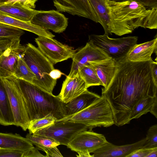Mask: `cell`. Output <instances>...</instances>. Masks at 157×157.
I'll return each mask as SVG.
<instances>
[{
	"mask_svg": "<svg viewBox=\"0 0 157 157\" xmlns=\"http://www.w3.org/2000/svg\"><path fill=\"white\" fill-rule=\"evenodd\" d=\"M153 61L132 62L125 57L118 62V69L109 86L102 88L101 96L109 104L115 125L129 123L130 114L139 101L157 96V82L151 69Z\"/></svg>",
	"mask_w": 157,
	"mask_h": 157,
	"instance_id": "1",
	"label": "cell"
},
{
	"mask_svg": "<svg viewBox=\"0 0 157 157\" xmlns=\"http://www.w3.org/2000/svg\"><path fill=\"white\" fill-rule=\"evenodd\" d=\"M106 3L113 21V33L116 35L131 33L139 27L157 29V8L148 9L133 1L106 0Z\"/></svg>",
	"mask_w": 157,
	"mask_h": 157,
	"instance_id": "2",
	"label": "cell"
},
{
	"mask_svg": "<svg viewBox=\"0 0 157 157\" xmlns=\"http://www.w3.org/2000/svg\"><path fill=\"white\" fill-rule=\"evenodd\" d=\"M14 78L25 100L30 121L50 115L56 121L64 120V103L58 96L31 82Z\"/></svg>",
	"mask_w": 157,
	"mask_h": 157,
	"instance_id": "3",
	"label": "cell"
},
{
	"mask_svg": "<svg viewBox=\"0 0 157 157\" xmlns=\"http://www.w3.org/2000/svg\"><path fill=\"white\" fill-rule=\"evenodd\" d=\"M22 56L26 63L36 76L34 85L52 94L57 80L49 75L54 69V64L38 49L29 43L25 46Z\"/></svg>",
	"mask_w": 157,
	"mask_h": 157,
	"instance_id": "4",
	"label": "cell"
},
{
	"mask_svg": "<svg viewBox=\"0 0 157 157\" xmlns=\"http://www.w3.org/2000/svg\"><path fill=\"white\" fill-rule=\"evenodd\" d=\"M69 120L86 125L90 131L96 127H108L114 124L109 104L102 96L86 108L73 115Z\"/></svg>",
	"mask_w": 157,
	"mask_h": 157,
	"instance_id": "5",
	"label": "cell"
},
{
	"mask_svg": "<svg viewBox=\"0 0 157 157\" xmlns=\"http://www.w3.org/2000/svg\"><path fill=\"white\" fill-rule=\"evenodd\" d=\"M137 40L136 36L111 38L104 33L103 35H90L88 41L103 51L109 57L118 62L126 57L132 48L137 44Z\"/></svg>",
	"mask_w": 157,
	"mask_h": 157,
	"instance_id": "6",
	"label": "cell"
},
{
	"mask_svg": "<svg viewBox=\"0 0 157 157\" xmlns=\"http://www.w3.org/2000/svg\"><path fill=\"white\" fill-rule=\"evenodd\" d=\"M1 78L9 97L14 119V125L26 131L30 121L25 100L15 78L12 75Z\"/></svg>",
	"mask_w": 157,
	"mask_h": 157,
	"instance_id": "7",
	"label": "cell"
},
{
	"mask_svg": "<svg viewBox=\"0 0 157 157\" xmlns=\"http://www.w3.org/2000/svg\"><path fill=\"white\" fill-rule=\"evenodd\" d=\"M86 130H90L89 128L84 124L70 120H62L56 121L33 135L48 138L59 142L60 145L67 146L78 133Z\"/></svg>",
	"mask_w": 157,
	"mask_h": 157,
	"instance_id": "8",
	"label": "cell"
},
{
	"mask_svg": "<svg viewBox=\"0 0 157 157\" xmlns=\"http://www.w3.org/2000/svg\"><path fill=\"white\" fill-rule=\"evenodd\" d=\"M35 41L38 49L53 64L72 58L76 52L72 47L53 38L38 36Z\"/></svg>",
	"mask_w": 157,
	"mask_h": 157,
	"instance_id": "9",
	"label": "cell"
},
{
	"mask_svg": "<svg viewBox=\"0 0 157 157\" xmlns=\"http://www.w3.org/2000/svg\"><path fill=\"white\" fill-rule=\"evenodd\" d=\"M108 142L103 135L86 130L78 133L67 146L77 153L84 151L90 153L104 146Z\"/></svg>",
	"mask_w": 157,
	"mask_h": 157,
	"instance_id": "10",
	"label": "cell"
},
{
	"mask_svg": "<svg viewBox=\"0 0 157 157\" xmlns=\"http://www.w3.org/2000/svg\"><path fill=\"white\" fill-rule=\"evenodd\" d=\"M110 58L103 51L89 41L75 52L72 58V62L69 74L67 76L73 78L78 74V69L90 62L101 60Z\"/></svg>",
	"mask_w": 157,
	"mask_h": 157,
	"instance_id": "11",
	"label": "cell"
},
{
	"mask_svg": "<svg viewBox=\"0 0 157 157\" xmlns=\"http://www.w3.org/2000/svg\"><path fill=\"white\" fill-rule=\"evenodd\" d=\"M68 20L67 18L57 10H37L30 22L46 30L60 33L67 27Z\"/></svg>",
	"mask_w": 157,
	"mask_h": 157,
	"instance_id": "12",
	"label": "cell"
},
{
	"mask_svg": "<svg viewBox=\"0 0 157 157\" xmlns=\"http://www.w3.org/2000/svg\"><path fill=\"white\" fill-rule=\"evenodd\" d=\"M25 46L20 43V38L13 40L10 46L0 55V78L13 75L20 57L24 52Z\"/></svg>",
	"mask_w": 157,
	"mask_h": 157,
	"instance_id": "13",
	"label": "cell"
},
{
	"mask_svg": "<svg viewBox=\"0 0 157 157\" xmlns=\"http://www.w3.org/2000/svg\"><path fill=\"white\" fill-rule=\"evenodd\" d=\"M57 11L67 13L99 22L88 0H53Z\"/></svg>",
	"mask_w": 157,
	"mask_h": 157,
	"instance_id": "14",
	"label": "cell"
},
{
	"mask_svg": "<svg viewBox=\"0 0 157 157\" xmlns=\"http://www.w3.org/2000/svg\"><path fill=\"white\" fill-rule=\"evenodd\" d=\"M146 141V138L131 144L121 146L109 142L93 153V157H127L133 151L142 147Z\"/></svg>",
	"mask_w": 157,
	"mask_h": 157,
	"instance_id": "15",
	"label": "cell"
},
{
	"mask_svg": "<svg viewBox=\"0 0 157 157\" xmlns=\"http://www.w3.org/2000/svg\"><path fill=\"white\" fill-rule=\"evenodd\" d=\"M87 88L85 82L78 73L73 78L67 76L58 96L63 103H66L82 94Z\"/></svg>",
	"mask_w": 157,
	"mask_h": 157,
	"instance_id": "16",
	"label": "cell"
},
{
	"mask_svg": "<svg viewBox=\"0 0 157 157\" xmlns=\"http://www.w3.org/2000/svg\"><path fill=\"white\" fill-rule=\"evenodd\" d=\"M100 97L87 90L70 101L64 103V120H69L73 115L86 108Z\"/></svg>",
	"mask_w": 157,
	"mask_h": 157,
	"instance_id": "17",
	"label": "cell"
},
{
	"mask_svg": "<svg viewBox=\"0 0 157 157\" xmlns=\"http://www.w3.org/2000/svg\"><path fill=\"white\" fill-rule=\"evenodd\" d=\"M89 64L95 70L103 84V88H106L117 71L119 65L118 62L109 58L101 60L90 62Z\"/></svg>",
	"mask_w": 157,
	"mask_h": 157,
	"instance_id": "18",
	"label": "cell"
},
{
	"mask_svg": "<svg viewBox=\"0 0 157 157\" xmlns=\"http://www.w3.org/2000/svg\"><path fill=\"white\" fill-rule=\"evenodd\" d=\"M157 38L143 43L135 45L127 54L126 59L132 62H143L152 60L151 56L156 55Z\"/></svg>",
	"mask_w": 157,
	"mask_h": 157,
	"instance_id": "19",
	"label": "cell"
},
{
	"mask_svg": "<svg viewBox=\"0 0 157 157\" xmlns=\"http://www.w3.org/2000/svg\"><path fill=\"white\" fill-rule=\"evenodd\" d=\"M0 23L31 32L38 36L52 38L55 36L48 30L32 23L21 21L0 11Z\"/></svg>",
	"mask_w": 157,
	"mask_h": 157,
	"instance_id": "20",
	"label": "cell"
},
{
	"mask_svg": "<svg viewBox=\"0 0 157 157\" xmlns=\"http://www.w3.org/2000/svg\"><path fill=\"white\" fill-rule=\"evenodd\" d=\"M34 147L26 137L15 133L0 132V148L22 150L26 152Z\"/></svg>",
	"mask_w": 157,
	"mask_h": 157,
	"instance_id": "21",
	"label": "cell"
},
{
	"mask_svg": "<svg viewBox=\"0 0 157 157\" xmlns=\"http://www.w3.org/2000/svg\"><path fill=\"white\" fill-rule=\"evenodd\" d=\"M37 10L26 7L20 3H5L0 5V11L18 20L30 21Z\"/></svg>",
	"mask_w": 157,
	"mask_h": 157,
	"instance_id": "22",
	"label": "cell"
},
{
	"mask_svg": "<svg viewBox=\"0 0 157 157\" xmlns=\"http://www.w3.org/2000/svg\"><path fill=\"white\" fill-rule=\"evenodd\" d=\"M95 13L99 22L103 27L105 33L112 35L113 30L112 21L107 8L106 0H88Z\"/></svg>",
	"mask_w": 157,
	"mask_h": 157,
	"instance_id": "23",
	"label": "cell"
},
{
	"mask_svg": "<svg viewBox=\"0 0 157 157\" xmlns=\"http://www.w3.org/2000/svg\"><path fill=\"white\" fill-rule=\"evenodd\" d=\"M14 119L8 95L0 78V124L7 126L14 125Z\"/></svg>",
	"mask_w": 157,
	"mask_h": 157,
	"instance_id": "24",
	"label": "cell"
},
{
	"mask_svg": "<svg viewBox=\"0 0 157 157\" xmlns=\"http://www.w3.org/2000/svg\"><path fill=\"white\" fill-rule=\"evenodd\" d=\"M15 78L23 79L34 84L36 76L24 60L22 54L19 58L13 75Z\"/></svg>",
	"mask_w": 157,
	"mask_h": 157,
	"instance_id": "25",
	"label": "cell"
},
{
	"mask_svg": "<svg viewBox=\"0 0 157 157\" xmlns=\"http://www.w3.org/2000/svg\"><path fill=\"white\" fill-rule=\"evenodd\" d=\"M78 73L85 82L87 88L103 84L94 68L90 65H83L78 69Z\"/></svg>",
	"mask_w": 157,
	"mask_h": 157,
	"instance_id": "26",
	"label": "cell"
},
{
	"mask_svg": "<svg viewBox=\"0 0 157 157\" xmlns=\"http://www.w3.org/2000/svg\"><path fill=\"white\" fill-rule=\"evenodd\" d=\"M155 97L145 98L139 101L130 114V120L131 121L134 119L138 118L142 115L150 112Z\"/></svg>",
	"mask_w": 157,
	"mask_h": 157,
	"instance_id": "27",
	"label": "cell"
},
{
	"mask_svg": "<svg viewBox=\"0 0 157 157\" xmlns=\"http://www.w3.org/2000/svg\"><path fill=\"white\" fill-rule=\"evenodd\" d=\"M26 138L33 144L36 146L38 149L42 150L44 148L57 146L60 144L51 139L27 134Z\"/></svg>",
	"mask_w": 157,
	"mask_h": 157,
	"instance_id": "28",
	"label": "cell"
},
{
	"mask_svg": "<svg viewBox=\"0 0 157 157\" xmlns=\"http://www.w3.org/2000/svg\"><path fill=\"white\" fill-rule=\"evenodd\" d=\"M56 121V119L51 115L31 121L28 128L29 133L33 134L36 131L51 125Z\"/></svg>",
	"mask_w": 157,
	"mask_h": 157,
	"instance_id": "29",
	"label": "cell"
},
{
	"mask_svg": "<svg viewBox=\"0 0 157 157\" xmlns=\"http://www.w3.org/2000/svg\"><path fill=\"white\" fill-rule=\"evenodd\" d=\"M24 33L23 29L0 23V39L13 40L20 38Z\"/></svg>",
	"mask_w": 157,
	"mask_h": 157,
	"instance_id": "30",
	"label": "cell"
},
{
	"mask_svg": "<svg viewBox=\"0 0 157 157\" xmlns=\"http://www.w3.org/2000/svg\"><path fill=\"white\" fill-rule=\"evenodd\" d=\"M146 141L142 147H157V125L151 126L148 129L145 138Z\"/></svg>",
	"mask_w": 157,
	"mask_h": 157,
	"instance_id": "31",
	"label": "cell"
},
{
	"mask_svg": "<svg viewBox=\"0 0 157 157\" xmlns=\"http://www.w3.org/2000/svg\"><path fill=\"white\" fill-rule=\"evenodd\" d=\"M24 152L20 150L0 148V157H22Z\"/></svg>",
	"mask_w": 157,
	"mask_h": 157,
	"instance_id": "32",
	"label": "cell"
},
{
	"mask_svg": "<svg viewBox=\"0 0 157 157\" xmlns=\"http://www.w3.org/2000/svg\"><path fill=\"white\" fill-rule=\"evenodd\" d=\"M156 147H157L152 148L141 147L133 151L127 157H146L149 153Z\"/></svg>",
	"mask_w": 157,
	"mask_h": 157,
	"instance_id": "33",
	"label": "cell"
},
{
	"mask_svg": "<svg viewBox=\"0 0 157 157\" xmlns=\"http://www.w3.org/2000/svg\"><path fill=\"white\" fill-rule=\"evenodd\" d=\"M37 0H6L5 3H13L17 2L26 7L32 9L35 8V3Z\"/></svg>",
	"mask_w": 157,
	"mask_h": 157,
	"instance_id": "34",
	"label": "cell"
},
{
	"mask_svg": "<svg viewBox=\"0 0 157 157\" xmlns=\"http://www.w3.org/2000/svg\"><path fill=\"white\" fill-rule=\"evenodd\" d=\"M116 2L135 1L141 3L148 9L157 8V0H109Z\"/></svg>",
	"mask_w": 157,
	"mask_h": 157,
	"instance_id": "35",
	"label": "cell"
},
{
	"mask_svg": "<svg viewBox=\"0 0 157 157\" xmlns=\"http://www.w3.org/2000/svg\"><path fill=\"white\" fill-rule=\"evenodd\" d=\"M42 151L46 153L45 157H63L57 146L44 148Z\"/></svg>",
	"mask_w": 157,
	"mask_h": 157,
	"instance_id": "36",
	"label": "cell"
},
{
	"mask_svg": "<svg viewBox=\"0 0 157 157\" xmlns=\"http://www.w3.org/2000/svg\"><path fill=\"white\" fill-rule=\"evenodd\" d=\"M45 157L40 153L37 147H33L24 153L22 157Z\"/></svg>",
	"mask_w": 157,
	"mask_h": 157,
	"instance_id": "37",
	"label": "cell"
},
{
	"mask_svg": "<svg viewBox=\"0 0 157 157\" xmlns=\"http://www.w3.org/2000/svg\"><path fill=\"white\" fill-rule=\"evenodd\" d=\"M14 40L0 39V52L4 51L10 47Z\"/></svg>",
	"mask_w": 157,
	"mask_h": 157,
	"instance_id": "38",
	"label": "cell"
},
{
	"mask_svg": "<svg viewBox=\"0 0 157 157\" xmlns=\"http://www.w3.org/2000/svg\"><path fill=\"white\" fill-rule=\"evenodd\" d=\"M63 74L60 71L54 69L50 72L49 75L53 79L57 80L60 78L62 75Z\"/></svg>",
	"mask_w": 157,
	"mask_h": 157,
	"instance_id": "39",
	"label": "cell"
},
{
	"mask_svg": "<svg viewBox=\"0 0 157 157\" xmlns=\"http://www.w3.org/2000/svg\"><path fill=\"white\" fill-rule=\"evenodd\" d=\"M150 112L157 118V96L155 98L154 103L151 107Z\"/></svg>",
	"mask_w": 157,
	"mask_h": 157,
	"instance_id": "40",
	"label": "cell"
},
{
	"mask_svg": "<svg viewBox=\"0 0 157 157\" xmlns=\"http://www.w3.org/2000/svg\"><path fill=\"white\" fill-rule=\"evenodd\" d=\"M152 73L154 79L156 82H157V62L153 61L151 63Z\"/></svg>",
	"mask_w": 157,
	"mask_h": 157,
	"instance_id": "41",
	"label": "cell"
},
{
	"mask_svg": "<svg viewBox=\"0 0 157 157\" xmlns=\"http://www.w3.org/2000/svg\"><path fill=\"white\" fill-rule=\"evenodd\" d=\"M78 155H76L78 157H93L90 153L87 152H80L77 153Z\"/></svg>",
	"mask_w": 157,
	"mask_h": 157,
	"instance_id": "42",
	"label": "cell"
},
{
	"mask_svg": "<svg viewBox=\"0 0 157 157\" xmlns=\"http://www.w3.org/2000/svg\"><path fill=\"white\" fill-rule=\"evenodd\" d=\"M157 147L155 148L153 150L149 153L146 157H157Z\"/></svg>",
	"mask_w": 157,
	"mask_h": 157,
	"instance_id": "43",
	"label": "cell"
},
{
	"mask_svg": "<svg viewBox=\"0 0 157 157\" xmlns=\"http://www.w3.org/2000/svg\"><path fill=\"white\" fill-rule=\"evenodd\" d=\"M6 0H0V5L4 3Z\"/></svg>",
	"mask_w": 157,
	"mask_h": 157,
	"instance_id": "44",
	"label": "cell"
},
{
	"mask_svg": "<svg viewBox=\"0 0 157 157\" xmlns=\"http://www.w3.org/2000/svg\"><path fill=\"white\" fill-rule=\"evenodd\" d=\"M3 51H2L0 52V54H1L2 53V52Z\"/></svg>",
	"mask_w": 157,
	"mask_h": 157,
	"instance_id": "45",
	"label": "cell"
}]
</instances>
